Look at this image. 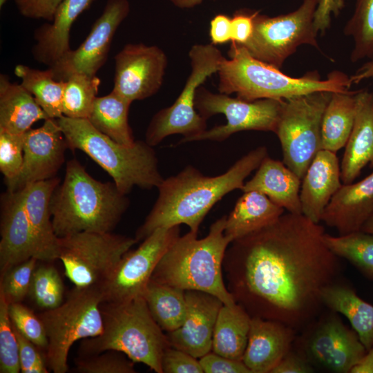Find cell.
I'll return each mask as SVG.
<instances>
[{
  "label": "cell",
  "mask_w": 373,
  "mask_h": 373,
  "mask_svg": "<svg viewBox=\"0 0 373 373\" xmlns=\"http://www.w3.org/2000/svg\"><path fill=\"white\" fill-rule=\"evenodd\" d=\"M324 227L302 213L231 242L224 260L227 287L251 317L284 323L297 332L325 307L322 293L339 280V258L325 245Z\"/></svg>",
  "instance_id": "cell-1"
},
{
  "label": "cell",
  "mask_w": 373,
  "mask_h": 373,
  "mask_svg": "<svg viewBox=\"0 0 373 373\" xmlns=\"http://www.w3.org/2000/svg\"><path fill=\"white\" fill-rule=\"evenodd\" d=\"M267 156V149L260 146L241 157L222 174L207 176L188 165L178 174L164 179L157 187V200L137 229L135 238L142 241L158 228L182 224L198 233L211 208L227 193L242 190L245 179Z\"/></svg>",
  "instance_id": "cell-2"
},
{
  "label": "cell",
  "mask_w": 373,
  "mask_h": 373,
  "mask_svg": "<svg viewBox=\"0 0 373 373\" xmlns=\"http://www.w3.org/2000/svg\"><path fill=\"white\" fill-rule=\"evenodd\" d=\"M129 204L126 195L113 182L95 179L77 159H72L51 197L54 231L58 238L84 231L112 232Z\"/></svg>",
  "instance_id": "cell-3"
},
{
  "label": "cell",
  "mask_w": 373,
  "mask_h": 373,
  "mask_svg": "<svg viewBox=\"0 0 373 373\" xmlns=\"http://www.w3.org/2000/svg\"><path fill=\"white\" fill-rule=\"evenodd\" d=\"M229 59L224 58L218 74L219 93L236 94L246 101L287 99L320 91L345 92L352 85L350 76L334 70L322 79L317 71L300 77L283 73L280 68L253 57L240 44L231 43Z\"/></svg>",
  "instance_id": "cell-4"
},
{
  "label": "cell",
  "mask_w": 373,
  "mask_h": 373,
  "mask_svg": "<svg viewBox=\"0 0 373 373\" xmlns=\"http://www.w3.org/2000/svg\"><path fill=\"white\" fill-rule=\"evenodd\" d=\"M227 216L216 220L203 238L191 231L179 236L159 261L151 280L184 291L207 292L234 306L223 273L225 252L232 242L224 234Z\"/></svg>",
  "instance_id": "cell-5"
},
{
  "label": "cell",
  "mask_w": 373,
  "mask_h": 373,
  "mask_svg": "<svg viewBox=\"0 0 373 373\" xmlns=\"http://www.w3.org/2000/svg\"><path fill=\"white\" fill-rule=\"evenodd\" d=\"M57 122L68 148L88 155L108 173L122 193L127 195L135 186L157 188L164 179L153 146L145 141L121 144L97 130L88 119L63 115Z\"/></svg>",
  "instance_id": "cell-6"
},
{
  "label": "cell",
  "mask_w": 373,
  "mask_h": 373,
  "mask_svg": "<svg viewBox=\"0 0 373 373\" xmlns=\"http://www.w3.org/2000/svg\"><path fill=\"white\" fill-rule=\"evenodd\" d=\"M102 333L84 339L79 347V356L115 350L134 363L162 373L161 359L170 346L166 333L153 318L142 296L122 303H102Z\"/></svg>",
  "instance_id": "cell-7"
},
{
  "label": "cell",
  "mask_w": 373,
  "mask_h": 373,
  "mask_svg": "<svg viewBox=\"0 0 373 373\" xmlns=\"http://www.w3.org/2000/svg\"><path fill=\"white\" fill-rule=\"evenodd\" d=\"M102 303L99 286L75 287L61 305L39 314L48 339L47 366L54 373L68 370V356L75 343L102 333Z\"/></svg>",
  "instance_id": "cell-8"
},
{
  "label": "cell",
  "mask_w": 373,
  "mask_h": 373,
  "mask_svg": "<svg viewBox=\"0 0 373 373\" xmlns=\"http://www.w3.org/2000/svg\"><path fill=\"white\" fill-rule=\"evenodd\" d=\"M191 73L181 93L172 105L156 113L145 133V142L155 146L164 138L181 134L179 144L189 140L207 129V119L195 107L197 90L213 73H218L224 58L215 45L195 44L189 52Z\"/></svg>",
  "instance_id": "cell-9"
},
{
  "label": "cell",
  "mask_w": 373,
  "mask_h": 373,
  "mask_svg": "<svg viewBox=\"0 0 373 373\" xmlns=\"http://www.w3.org/2000/svg\"><path fill=\"white\" fill-rule=\"evenodd\" d=\"M332 92L320 91L284 99L275 134L284 164L301 180L321 150V128Z\"/></svg>",
  "instance_id": "cell-10"
},
{
  "label": "cell",
  "mask_w": 373,
  "mask_h": 373,
  "mask_svg": "<svg viewBox=\"0 0 373 373\" xmlns=\"http://www.w3.org/2000/svg\"><path fill=\"white\" fill-rule=\"evenodd\" d=\"M137 242L135 238L112 232H79L59 238L58 259L75 287L100 286Z\"/></svg>",
  "instance_id": "cell-11"
},
{
  "label": "cell",
  "mask_w": 373,
  "mask_h": 373,
  "mask_svg": "<svg viewBox=\"0 0 373 373\" xmlns=\"http://www.w3.org/2000/svg\"><path fill=\"white\" fill-rule=\"evenodd\" d=\"M318 1L303 0L295 10L276 17L256 11L252 35L241 46L253 57L280 69L301 45L319 48L314 25Z\"/></svg>",
  "instance_id": "cell-12"
},
{
  "label": "cell",
  "mask_w": 373,
  "mask_h": 373,
  "mask_svg": "<svg viewBox=\"0 0 373 373\" xmlns=\"http://www.w3.org/2000/svg\"><path fill=\"white\" fill-rule=\"evenodd\" d=\"M293 348L315 370L334 373H350L367 352L356 332L332 310L321 313L302 330Z\"/></svg>",
  "instance_id": "cell-13"
},
{
  "label": "cell",
  "mask_w": 373,
  "mask_h": 373,
  "mask_svg": "<svg viewBox=\"0 0 373 373\" xmlns=\"http://www.w3.org/2000/svg\"><path fill=\"white\" fill-rule=\"evenodd\" d=\"M283 100L246 101L224 93H213L200 86L195 99V107L198 113L207 120L214 115L223 114L227 123L206 129L189 142L200 140L222 142L233 134L245 131L275 133Z\"/></svg>",
  "instance_id": "cell-14"
},
{
  "label": "cell",
  "mask_w": 373,
  "mask_h": 373,
  "mask_svg": "<svg viewBox=\"0 0 373 373\" xmlns=\"http://www.w3.org/2000/svg\"><path fill=\"white\" fill-rule=\"evenodd\" d=\"M180 236V226L160 227L130 249L99 286L103 303L128 301L143 293L159 261Z\"/></svg>",
  "instance_id": "cell-15"
},
{
  "label": "cell",
  "mask_w": 373,
  "mask_h": 373,
  "mask_svg": "<svg viewBox=\"0 0 373 373\" xmlns=\"http://www.w3.org/2000/svg\"><path fill=\"white\" fill-rule=\"evenodd\" d=\"M114 92L133 102L149 98L162 85L167 57L157 46L128 44L115 56Z\"/></svg>",
  "instance_id": "cell-16"
},
{
  "label": "cell",
  "mask_w": 373,
  "mask_h": 373,
  "mask_svg": "<svg viewBox=\"0 0 373 373\" xmlns=\"http://www.w3.org/2000/svg\"><path fill=\"white\" fill-rule=\"evenodd\" d=\"M130 12L128 0H108L86 39L50 68L57 80L73 73L96 75L106 63L115 33Z\"/></svg>",
  "instance_id": "cell-17"
},
{
  "label": "cell",
  "mask_w": 373,
  "mask_h": 373,
  "mask_svg": "<svg viewBox=\"0 0 373 373\" xmlns=\"http://www.w3.org/2000/svg\"><path fill=\"white\" fill-rule=\"evenodd\" d=\"M68 148L57 119L48 118L39 128L25 133L23 162L14 179L5 181L8 191L56 177L65 160Z\"/></svg>",
  "instance_id": "cell-18"
},
{
  "label": "cell",
  "mask_w": 373,
  "mask_h": 373,
  "mask_svg": "<svg viewBox=\"0 0 373 373\" xmlns=\"http://www.w3.org/2000/svg\"><path fill=\"white\" fill-rule=\"evenodd\" d=\"M185 298L183 323L166 336L171 347L199 359L211 351L216 318L224 303L211 294L196 290H186Z\"/></svg>",
  "instance_id": "cell-19"
},
{
  "label": "cell",
  "mask_w": 373,
  "mask_h": 373,
  "mask_svg": "<svg viewBox=\"0 0 373 373\" xmlns=\"http://www.w3.org/2000/svg\"><path fill=\"white\" fill-rule=\"evenodd\" d=\"M0 274L31 258L39 260L36 241L20 191L1 196Z\"/></svg>",
  "instance_id": "cell-20"
},
{
  "label": "cell",
  "mask_w": 373,
  "mask_h": 373,
  "mask_svg": "<svg viewBox=\"0 0 373 373\" xmlns=\"http://www.w3.org/2000/svg\"><path fill=\"white\" fill-rule=\"evenodd\" d=\"M297 333L280 322L251 317L242 362L251 373H271L293 348Z\"/></svg>",
  "instance_id": "cell-21"
},
{
  "label": "cell",
  "mask_w": 373,
  "mask_h": 373,
  "mask_svg": "<svg viewBox=\"0 0 373 373\" xmlns=\"http://www.w3.org/2000/svg\"><path fill=\"white\" fill-rule=\"evenodd\" d=\"M373 213V171L366 178L343 184L325 209L321 221L338 235L361 231Z\"/></svg>",
  "instance_id": "cell-22"
},
{
  "label": "cell",
  "mask_w": 373,
  "mask_h": 373,
  "mask_svg": "<svg viewBox=\"0 0 373 373\" xmlns=\"http://www.w3.org/2000/svg\"><path fill=\"white\" fill-rule=\"evenodd\" d=\"M342 184L341 165L336 154L320 150L302 179L300 190L302 214L319 223L325 209Z\"/></svg>",
  "instance_id": "cell-23"
},
{
  "label": "cell",
  "mask_w": 373,
  "mask_h": 373,
  "mask_svg": "<svg viewBox=\"0 0 373 373\" xmlns=\"http://www.w3.org/2000/svg\"><path fill=\"white\" fill-rule=\"evenodd\" d=\"M59 182L60 179L56 176L29 184L19 190L36 241L39 260L41 261L58 259L59 238L54 231L50 203Z\"/></svg>",
  "instance_id": "cell-24"
},
{
  "label": "cell",
  "mask_w": 373,
  "mask_h": 373,
  "mask_svg": "<svg viewBox=\"0 0 373 373\" xmlns=\"http://www.w3.org/2000/svg\"><path fill=\"white\" fill-rule=\"evenodd\" d=\"M367 164L373 168V93L359 90L354 126L341 164L342 183L354 182Z\"/></svg>",
  "instance_id": "cell-25"
},
{
  "label": "cell",
  "mask_w": 373,
  "mask_h": 373,
  "mask_svg": "<svg viewBox=\"0 0 373 373\" xmlns=\"http://www.w3.org/2000/svg\"><path fill=\"white\" fill-rule=\"evenodd\" d=\"M94 0H63L57 8L52 20L37 28L34 34L32 55L37 61L51 67L71 49L70 32L77 18Z\"/></svg>",
  "instance_id": "cell-26"
},
{
  "label": "cell",
  "mask_w": 373,
  "mask_h": 373,
  "mask_svg": "<svg viewBox=\"0 0 373 373\" xmlns=\"http://www.w3.org/2000/svg\"><path fill=\"white\" fill-rule=\"evenodd\" d=\"M254 175L246 182L242 192L256 191L292 213H302L300 190L302 180L284 162L266 157Z\"/></svg>",
  "instance_id": "cell-27"
},
{
  "label": "cell",
  "mask_w": 373,
  "mask_h": 373,
  "mask_svg": "<svg viewBox=\"0 0 373 373\" xmlns=\"http://www.w3.org/2000/svg\"><path fill=\"white\" fill-rule=\"evenodd\" d=\"M49 117L21 84L0 75V131L23 134L32 124Z\"/></svg>",
  "instance_id": "cell-28"
},
{
  "label": "cell",
  "mask_w": 373,
  "mask_h": 373,
  "mask_svg": "<svg viewBox=\"0 0 373 373\" xmlns=\"http://www.w3.org/2000/svg\"><path fill=\"white\" fill-rule=\"evenodd\" d=\"M284 211L260 192H243L227 216L224 234L233 242L272 224Z\"/></svg>",
  "instance_id": "cell-29"
},
{
  "label": "cell",
  "mask_w": 373,
  "mask_h": 373,
  "mask_svg": "<svg viewBox=\"0 0 373 373\" xmlns=\"http://www.w3.org/2000/svg\"><path fill=\"white\" fill-rule=\"evenodd\" d=\"M325 307L345 316L368 351L373 345V305L365 302L349 285L339 280L324 289Z\"/></svg>",
  "instance_id": "cell-30"
},
{
  "label": "cell",
  "mask_w": 373,
  "mask_h": 373,
  "mask_svg": "<svg viewBox=\"0 0 373 373\" xmlns=\"http://www.w3.org/2000/svg\"><path fill=\"white\" fill-rule=\"evenodd\" d=\"M357 91L332 93L321 122V149L336 153L345 146L354 123Z\"/></svg>",
  "instance_id": "cell-31"
},
{
  "label": "cell",
  "mask_w": 373,
  "mask_h": 373,
  "mask_svg": "<svg viewBox=\"0 0 373 373\" xmlns=\"http://www.w3.org/2000/svg\"><path fill=\"white\" fill-rule=\"evenodd\" d=\"M251 316L238 304L223 305L218 314L211 351L222 356L242 361L245 353Z\"/></svg>",
  "instance_id": "cell-32"
},
{
  "label": "cell",
  "mask_w": 373,
  "mask_h": 373,
  "mask_svg": "<svg viewBox=\"0 0 373 373\" xmlns=\"http://www.w3.org/2000/svg\"><path fill=\"white\" fill-rule=\"evenodd\" d=\"M132 104L113 90L97 97L88 118L99 132L124 145L135 143L132 129L128 124V111Z\"/></svg>",
  "instance_id": "cell-33"
},
{
  "label": "cell",
  "mask_w": 373,
  "mask_h": 373,
  "mask_svg": "<svg viewBox=\"0 0 373 373\" xmlns=\"http://www.w3.org/2000/svg\"><path fill=\"white\" fill-rule=\"evenodd\" d=\"M142 297L153 318L165 333L182 325L186 312L184 290L151 280Z\"/></svg>",
  "instance_id": "cell-34"
},
{
  "label": "cell",
  "mask_w": 373,
  "mask_h": 373,
  "mask_svg": "<svg viewBox=\"0 0 373 373\" xmlns=\"http://www.w3.org/2000/svg\"><path fill=\"white\" fill-rule=\"evenodd\" d=\"M14 73L49 118L57 119L63 116L65 81L56 79L50 68L39 70L18 64Z\"/></svg>",
  "instance_id": "cell-35"
},
{
  "label": "cell",
  "mask_w": 373,
  "mask_h": 373,
  "mask_svg": "<svg viewBox=\"0 0 373 373\" xmlns=\"http://www.w3.org/2000/svg\"><path fill=\"white\" fill-rule=\"evenodd\" d=\"M323 240L338 258L350 262L364 275L373 279V234L362 231L338 236L325 233Z\"/></svg>",
  "instance_id": "cell-36"
},
{
  "label": "cell",
  "mask_w": 373,
  "mask_h": 373,
  "mask_svg": "<svg viewBox=\"0 0 373 373\" xmlns=\"http://www.w3.org/2000/svg\"><path fill=\"white\" fill-rule=\"evenodd\" d=\"M100 79L97 75L73 73L65 81L63 115L88 119L97 97Z\"/></svg>",
  "instance_id": "cell-37"
},
{
  "label": "cell",
  "mask_w": 373,
  "mask_h": 373,
  "mask_svg": "<svg viewBox=\"0 0 373 373\" xmlns=\"http://www.w3.org/2000/svg\"><path fill=\"white\" fill-rule=\"evenodd\" d=\"M344 33L352 38L350 60L355 63L373 59V0H356Z\"/></svg>",
  "instance_id": "cell-38"
},
{
  "label": "cell",
  "mask_w": 373,
  "mask_h": 373,
  "mask_svg": "<svg viewBox=\"0 0 373 373\" xmlns=\"http://www.w3.org/2000/svg\"><path fill=\"white\" fill-rule=\"evenodd\" d=\"M28 296L44 311L56 308L63 303L64 285L55 267L47 265L37 266Z\"/></svg>",
  "instance_id": "cell-39"
},
{
  "label": "cell",
  "mask_w": 373,
  "mask_h": 373,
  "mask_svg": "<svg viewBox=\"0 0 373 373\" xmlns=\"http://www.w3.org/2000/svg\"><path fill=\"white\" fill-rule=\"evenodd\" d=\"M0 372H21L19 343L8 313V303L0 292Z\"/></svg>",
  "instance_id": "cell-40"
},
{
  "label": "cell",
  "mask_w": 373,
  "mask_h": 373,
  "mask_svg": "<svg viewBox=\"0 0 373 373\" xmlns=\"http://www.w3.org/2000/svg\"><path fill=\"white\" fill-rule=\"evenodd\" d=\"M134 362L124 354L106 350L75 358V370L80 373H135Z\"/></svg>",
  "instance_id": "cell-41"
},
{
  "label": "cell",
  "mask_w": 373,
  "mask_h": 373,
  "mask_svg": "<svg viewBox=\"0 0 373 373\" xmlns=\"http://www.w3.org/2000/svg\"><path fill=\"white\" fill-rule=\"evenodd\" d=\"M37 259L31 258L9 269L0 278V292L8 304L21 303L28 296Z\"/></svg>",
  "instance_id": "cell-42"
},
{
  "label": "cell",
  "mask_w": 373,
  "mask_h": 373,
  "mask_svg": "<svg viewBox=\"0 0 373 373\" xmlns=\"http://www.w3.org/2000/svg\"><path fill=\"white\" fill-rule=\"evenodd\" d=\"M8 313L15 330L46 352L48 339L39 315L21 303L8 304Z\"/></svg>",
  "instance_id": "cell-43"
},
{
  "label": "cell",
  "mask_w": 373,
  "mask_h": 373,
  "mask_svg": "<svg viewBox=\"0 0 373 373\" xmlns=\"http://www.w3.org/2000/svg\"><path fill=\"white\" fill-rule=\"evenodd\" d=\"M25 133L0 131V171L4 180L14 179L23 162Z\"/></svg>",
  "instance_id": "cell-44"
},
{
  "label": "cell",
  "mask_w": 373,
  "mask_h": 373,
  "mask_svg": "<svg viewBox=\"0 0 373 373\" xmlns=\"http://www.w3.org/2000/svg\"><path fill=\"white\" fill-rule=\"evenodd\" d=\"M161 367L162 373H204L198 358L171 346L163 352Z\"/></svg>",
  "instance_id": "cell-45"
},
{
  "label": "cell",
  "mask_w": 373,
  "mask_h": 373,
  "mask_svg": "<svg viewBox=\"0 0 373 373\" xmlns=\"http://www.w3.org/2000/svg\"><path fill=\"white\" fill-rule=\"evenodd\" d=\"M15 329V328H14ZM19 343V357L21 372L48 373L46 360L40 349L15 330Z\"/></svg>",
  "instance_id": "cell-46"
},
{
  "label": "cell",
  "mask_w": 373,
  "mask_h": 373,
  "mask_svg": "<svg viewBox=\"0 0 373 373\" xmlns=\"http://www.w3.org/2000/svg\"><path fill=\"white\" fill-rule=\"evenodd\" d=\"M204 373H251L242 361L229 358L211 351L199 358Z\"/></svg>",
  "instance_id": "cell-47"
},
{
  "label": "cell",
  "mask_w": 373,
  "mask_h": 373,
  "mask_svg": "<svg viewBox=\"0 0 373 373\" xmlns=\"http://www.w3.org/2000/svg\"><path fill=\"white\" fill-rule=\"evenodd\" d=\"M20 14L35 19L52 20L55 12L63 0H14Z\"/></svg>",
  "instance_id": "cell-48"
},
{
  "label": "cell",
  "mask_w": 373,
  "mask_h": 373,
  "mask_svg": "<svg viewBox=\"0 0 373 373\" xmlns=\"http://www.w3.org/2000/svg\"><path fill=\"white\" fill-rule=\"evenodd\" d=\"M256 12L249 9H240L234 12L231 17V43L242 45L250 39Z\"/></svg>",
  "instance_id": "cell-49"
},
{
  "label": "cell",
  "mask_w": 373,
  "mask_h": 373,
  "mask_svg": "<svg viewBox=\"0 0 373 373\" xmlns=\"http://www.w3.org/2000/svg\"><path fill=\"white\" fill-rule=\"evenodd\" d=\"M344 6V0H318L314 18L316 31L325 33L330 26L332 15L337 16Z\"/></svg>",
  "instance_id": "cell-50"
},
{
  "label": "cell",
  "mask_w": 373,
  "mask_h": 373,
  "mask_svg": "<svg viewBox=\"0 0 373 373\" xmlns=\"http://www.w3.org/2000/svg\"><path fill=\"white\" fill-rule=\"evenodd\" d=\"M315 368L298 352L291 349L271 373H312Z\"/></svg>",
  "instance_id": "cell-51"
},
{
  "label": "cell",
  "mask_w": 373,
  "mask_h": 373,
  "mask_svg": "<svg viewBox=\"0 0 373 373\" xmlns=\"http://www.w3.org/2000/svg\"><path fill=\"white\" fill-rule=\"evenodd\" d=\"M209 35L215 46L231 41V18L224 14L216 15L210 21Z\"/></svg>",
  "instance_id": "cell-52"
},
{
  "label": "cell",
  "mask_w": 373,
  "mask_h": 373,
  "mask_svg": "<svg viewBox=\"0 0 373 373\" xmlns=\"http://www.w3.org/2000/svg\"><path fill=\"white\" fill-rule=\"evenodd\" d=\"M371 78H373V59L365 61L353 75L350 76L352 84H358Z\"/></svg>",
  "instance_id": "cell-53"
},
{
  "label": "cell",
  "mask_w": 373,
  "mask_h": 373,
  "mask_svg": "<svg viewBox=\"0 0 373 373\" xmlns=\"http://www.w3.org/2000/svg\"><path fill=\"white\" fill-rule=\"evenodd\" d=\"M350 373H373V345L352 367Z\"/></svg>",
  "instance_id": "cell-54"
},
{
  "label": "cell",
  "mask_w": 373,
  "mask_h": 373,
  "mask_svg": "<svg viewBox=\"0 0 373 373\" xmlns=\"http://www.w3.org/2000/svg\"><path fill=\"white\" fill-rule=\"evenodd\" d=\"M180 8H193L200 5L203 0H168Z\"/></svg>",
  "instance_id": "cell-55"
},
{
  "label": "cell",
  "mask_w": 373,
  "mask_h": 373,
  "mask_svg": "<svg viewBox=\"0 0 373 373\" xmlns=\"http://www.w3.org/2000/svg\"><path fill=\"white\" fill-rule=\"evenodd\" d=\"M361 231L373 234V213L365 222Z\"/></svg>",
  "instance_id": "cell-56"
},
{
  "label": "cell",
  "mask_w": 373,
  "mask_h": 373,
  "mask_svg": "<svg viewBox=\"0 0 373 373\" xmlns=\"http://www.w3.org/2000/svg\"><path fill=\"white\" fill-rule=\"evenodd\" d=\"M7 1L8 0H0V7L2 8Z\"/></svg>",
  "instance_id": "cell-57"
}]
</instances>
